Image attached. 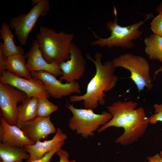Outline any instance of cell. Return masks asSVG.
Instances as JSON below:
<instances>
[{
  "mask_svg": "<svg viewBox=\"0 0 162 162\" xmlns=\"http://www.w3.org/2000/svg\"><path fill=\"white\" fill-rule=\"evenodd\" d=\"M155 113L149 118V123L155 124L158 121L162 122V104H155L153 105ZM160 155L162 157V150L160 152Z\"/></svg>",
  "mask_w": 162,
  "mask_h": 162,
  "instance_id": "23",
  "label": "cell"
},
{
  "mask_svg": "<svg viewBox=\"0 0 162 162\" xmlns=\"http://www.w3.org/2000/svg\"><path fill=\"white\" fill-rule=\"evenodd\" d=\"M87 59L94 64L96 73L88 83L85 94L82 95H70L69 101L72 102L83 101L85 109H94L99 104L104 105L105 102V92L112 89L118 80L115 74L116 68L112 62L107 61L102 63V54L97 52L92 58L89 54H86Z\"/></svg>",
  "mask_w": 162,
  "mask_h": 162,
  "instance_id": "2",
  "label": "cell"
},
{
  "mask_svg": "<svg viewBox=\"0 0 162 162\" xmlns=\"http://www.w3.org/2000/svg\"><path fill=\"white\" fill-rule=\"evenodd\" d=\"M26 58L24 55H18L7 57L3 71H8L17 76L32 80L33 78L26 67Z\"/></svg>",
  "mask_w": 162,
  "mask_h": 162,
  "instance_id": "17",
  "label": "cell"
},
{
  "mask_svg": "<svg viewBox=\"0 0 162 162\" xmlns=\"http://www.w3.org/2000/svg\"><path fill=\"white\" fill-rule=\"evenodd\" d=\"M64 144V141L62 142L54 149L46 154L42 158L31 162H50L53 155L56 153L57 150L61 148Z\"/></svg>",
  "mask_w": 162,
  "mask_h": 162,
  "instance_id": "24",
  "label": "cell"
},
{
  "mask_svg": "<svg viewBox=\"0 0 162 162\" xmlns=\"http://www.w3.org/2000/svg\"><path fill=\"white\" fill-rule=\"evenodd\" d=\"M14 34L9 24L3 22L2 24L0 30V38L3 40V48L5 56H8L24 55L23 49L20 46H16L14 41Z\"/></svg>",
  "mask_w": 162,
  "mask_h": 162,
  "instance_id": "18",
  "label": "cell"
},
{
  "mask_svg": "<svg viewBox=\"0 0 162 162\" xmlns=\"http://www.w3.org/2000/svg\"><path fill=\"white\" fill-rule=\"evenodd\" d=\"M156 11L159 14H162V1L156 9Z\"/></svg>",
  "mask_w": 162,
  "mask_h": 162,
  "instance_id": "27",
  "label": "cell"
},
{
  "mask_svg": "<svg viewBox=\"0 0 162 162\" xmlns=\"http://www.w3.org/2000/svg\"><path fill=\"white\" fill-rule=\"evenodd\" d=\"M114 13V20L109 21L106 23V28L110 32V36L105 38H102L92 32L96 40L91 42L92 46L107 47L108 48L120 46L123 48H132L134 46L133 41L139 39L142 34V31L139 29L140 27L154 16L152 13H148L146 15V18L144 20L123 27L118 24L117 11L115 6Z\"/></svg>",
  "mask_w": 162,
  "mask_h": 162,
  "instance_id": "4",
  "label": "cell"
},
{
  "mask_svg": "<svg viewBox=\"0 0 162 162\" xmlns=\"http://www.w3.org/2000/svg\"><path fill=\"white\" fill-rule=\"evenodd\" d=\"M30 155L24 148H17L0 143V162H23Z\"/></svg>",
  "mask_w": 162,
  "mask_h": 162,
  "instance_id": "19",
  "label": "cell"
},
{
  "mask_svg": "<svg viewBox=\"0 0 162 162\" xmlns=\"http://www.w3.org/2000/svg\"><path fill=\"white\" fill-rule=\"evenodd\" d=\"M137 103L132 101H117L107 106L112 115L111 119L97 130L101 132L111 127L122 128L124 133L115 141L123 146L132 144L142 137L149 123L143 107L137 108Z\"/></svg>",
  "mask_w": 162,
  "mask_h": 162,
  "instance_id": "1",
  "label": "cell"
},
{
  "mask_svg": "<svg viewBox=\"0 0 162 162\" xmlns=\"http://www.w3.org/2000/svg\"><path fill=\"white\" fill-rule=\"evenodd\" d=\"M144 42L145 52L149 59L162 62V37L153 33L146 38Z\"/></svg>",
  "mask_w": 162,
  "mask_h": 162,
  "instance_id": "20",
  "label": "cell"
},
{
  "mask_svg": "<svg viewBox=\"0 0 162 162\" xmlns=\"http://www.w3.org/2000/svg\"><path fill=\"white\" fill-rule=\"evenodd\" d=\"M150 29L153 34L162 37V14H159L152 20Z\"/></svg>",
  "mask_w": 162,
  "mask_h": 162,
  "instance_id": "22",
  "label": "cell"
},
{
  "mask_svg": "<svg viewBox=\"0 0 162 162\" xmlns=\"http://www.w3.org/2000/svg\"><path fill=\"white\" fill-rule=\"evenodd\" d=\"M25 55L27 59L26 67L30 73L41 70L48 72L56 77L62 75L58 64L55 62L48 63L45 60L36 39Z\"/></svg>",
  "mask_w": 162,
  "mask_h": 162,
  "instance_id": "12",
  "label": "cell"
},
{
  "mask_svg": "<svg viewBox=\"0 0 162 162\" xmlns=\"http://www.w3.org/2000/svg\"><path fill=\"white\" fill-rule=\"evenodd\" d=\"M0 141L4 144L17 148H24L35 143L24 135L20 128L16 125L9 124L1 117Z\"/></svg>",
  "mask_w": 162,
  "mask_h": 162,
  "instance_id": "14",
  "label": "cell"
},
{
  "mask_svg": "<svg viewBox=\"0 0 162 162\" xmlns=\"http://www.w3.org/2000/svg\"><path fill=\"white\" fill-rule=\"evenodd\" d=\"M58 107L47 98H38L36 117H47L58 109Z\"/></svg>",
  "mask_w": 162,
  "mask_h": 162,
  "instance_id": "21",
  "label": "cell"
},
{
  "mask_svg": "<svg viewBox=\"0 0 162 162\" xmlns=\"http://www.w3.org/2000/svg\"><path fill=\"white\" fill-rule=\"evenodd\" d=\"M41 0H32V4L33 6H34L38 3Z\"/></svg>",
  "mask_w": 162,
  "mask_h": 162,
  "instance_id": "29",
  "label": "cell"
},
{
  "mask_svg": "<svg viewBox=\"0 0 162 162\" xmlns=\"http://www.w3.org/2000/svg\"><path fill=\"white\" fill-rule=\"evenodd\" d=\"M162 71V66H160L158 69L156 70L154 72V77H155L159 73Z\"/></svg>",
  "mask_w": 162,
  "mask_h": 162,
  "instance_id": "28",
  "label": "cell"
},
{
  "mask_svg": "<svg viewBox=\"0 0 162 162\" xmlns=\"http://www.w3.org/2000/svg\"><path fill=\"white\" fill-rule=\"evenodd\" d=\"M50 8L49 0H41L28 13L20 14L10 19L9 26L11 29H14V34L21 45L26 44L28 36L38 18L46 16Z\"/></svg>",
  "mask_w": 162,
  "mask_h": 162,
  "instance_id": "7",
  "label": "cell"
},
{
  "mask_svg": "<svg viewBox=\"0 0 162 162\" xmlns=\"http://www.w3.org/2000/svg\"><path fill=\"white\" fill-rule=\"evenodd\" d=\"M27 98L23 92L9 84L0 82V116L9 124L16 125L17 104Z\"/></svg>",
  "mask_w": 162,
  "mask_h": 162,
  "instance_id": "8",
  "label": "cell"
},
{
  "mask_svg": "<svg viewBox=\"0 0 162 162\" xmlns=\"http://www.w3.org/2000/svg\"><path fill=\"white\" fill-rule=\"evenodd\" d=\"M38 98H28L18 106L16 126L20 128L36 118Z\"/></svg>",
  "mask_w": 162,
  "mask_h": 162,
  "instance_id": "16",
  "label": "cell"
},
{
  "mask_svg": "<svg viewBox=\"0 0 162 162\" xmlns=\"http://www.w3.org/2000/svg\"><path fill=\"white\" fill-rule=\"evenodd\" d=\"M50 118V116L36 117L25 124L21 129L27 137L35 143L56 133V129Z\"/></svg>",
  "mask_w": 162,
  "mask_h": 162,
  "instance_id": "13",
  "label": "cell"
},
{
  "mask_svg": "<svg viewBox=\"0 0 162 162\" xmlns=\"http://www.w3.org/2000/svg\"><path fill=\"white\" fill-rule=\"evenodd\" d=\"M66 105L73 114L69 120V128L85 139L92 136L95 131L107 123L112 117L109 112L104 111L100 114H96L92 109H77L73 104L68 101Z\"/></svg>",
  "mask_w": 162,
  "mask_h": 162,
  "instance_id": "5",
  "label": "cell"
},
{
  "mask_svg": "<svg viewBox=\"0 0 162 162\" xmlns=\"http://www.w3.org/2000/svg\"><path fill=\"white\" fill-rule=\"evenodd\" d=\"M56 153L59 158V162H76L75 160H69L68 153L66 150L61 148L57 150Z\"/></svg>",
  "mask_w": 162,
  "mask_h": 162,
  "instance_id": "25",
  "label": "cell"
},
{
  "mask_svg": "<svg viewBox=\"0 0 162 162\" xmlns=\"http://www.w3.org/2000/svg\"><path fill=\"white\" fill-rule=\"evenodd\" d=\"M0 82L10 85L23 92L28 98L36 97L48 98L50 96L45 89L44 83L39 80L26 79L5 71L0 75Z\"/></svg>",
  "mask_w": 162,
  "mask_h": 162,
  "instance_id": "10",
  "label": "cell"
},
{
  "mask_svg": "<svg viewBox=\"0 0 162 162\" xmlns=\"http://www.w3.org/2000/svg\"><path fill=\"white\" fill-rule=\"evenodd\" d=\"M74 38L72 33L63 31L57 32L54 29L41 26L36 39L46 61L48 63L59 64L69 59Z\"/></svg>",
  "mask_w": 162,
  "mask_h": 162,
  "instance_id": "3",
  "label": "cell"
},
{
  "mask_svg": "<svg viewBox=\"0 0 162 162\" xmlns=\"http://www.w3.org/2000/svg\"><path fill=\"white\" fill-rule=\"evenodd\" d=\"M115 68L121 67L129 70L130 78L140 92L146 87L150 90L153 87L150 73V66L147 60L141 56L127 53L112 60Z\"/></svg>",
  "mask_w": 162,
  "mask_h": 162,
  "instance_id": "6",
  "label": "cell"
},
{
  "mask_svg": "<svg viewBox=\"0 0 162 162\" xmlns=\"http://www.w3.org/2000/svg\"><path fill=\"white\" fill-rule=\"evenodd\" d=\"M67 138V135L63 133L59 128L56 129L55 135L51 140L41 142L38 141L34 144L27 145L24 147L30 155L26 162H31L42 158L46 153L56 148Z\"/></svg>",
  "mask_w": 162,
  "mask_h": 162,
  "instance_id": "15",
  "label": "cell"
},
{
  "mask_svg": "<svg viewBox=\"0 0 162 162\" xmlns=\"http://www.w3.org/2000/svg\"><path fill=\"white\" fill-rule=\"evenodd\" d=\"M30 74L33 79L43 82L46 92L54 98H60L73 93H81L80 86L76 81L63 83L52 74L44 71H34Z\"/></svg>",
  "mask_w": 162,
  "mask_h": 162,
  "instance_id": "9",
  "label": "cell"
},
{
  "mask_svg": "<svg viewBox=\"0 0 162 162\" xmlns=\"http://www.w3.org/2000/svg\"><path fill=\"white\" fill-rule=\"evenodd\" d=\"M148 162H162V157L159 154H157L147 158Z\"/></svg>",
  "mask_w": 162,
  "mask_h": 162,
  "instance_id": "26",
  "label": "cell"
},
{
  "mask_svg": "<svg viewBox=\"0 0 162 162\" xmlns=\"http://www.w3.org/2000/svg\"><path fill=\"white\" fill-rule=\"evenodd\" d=\"M62 71L59 80L67 83L79 80L84 74L86 62L80 49L73 43L70 50L69 59L59 64Z\"/></svg>",
  "mask_w": 162,
  "mask_h": 162,
  "instance_id": "11",
  "label": "cell"
}]
</instances>
